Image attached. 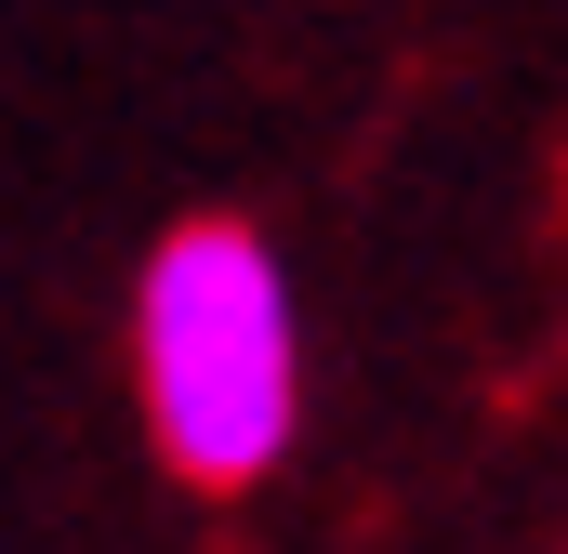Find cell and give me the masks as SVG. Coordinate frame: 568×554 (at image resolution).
<instances>
[{"label": "cell", "mask_w": 568, "mask_h": 554, "mask_svg": "<svg viewBox=\"0 0 568 554\" xmlns=\"http://www.w3.org/2000/svg\"><path fill=\"white\" fill-rule=\"evenodd\" d=\"M133 383L159 449L199 489H252L304 422V330L291 277L252 225H172L133 277Z\"/></svg>", "instance_id": "1"}]
</instances>
